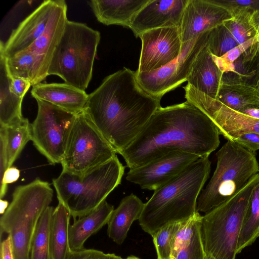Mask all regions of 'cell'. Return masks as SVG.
I'll return each instance as SVG.
<instances>
[{
	"mask_svg": "<svg viewBox=\"0 0 259 259\" xmlns=\"http://www.w3.org/2000/svg\"><path fill=\"white\" fill-rule=\"evenodd\" d=\"M217 166L196 203L197 212L206 213L232 197L257 174L255 153L227 140L217 152Z\"/></svg>",
	"mask_w": 259,
	"mask_h": 259,
	"instance_id": "52a82bcc",
	"label": "cell"
},
{
	"mask_svg": "<svg viewBox=\"0 0 259 259\" xmlns=\"http://www.w3.org/2000/svg\"><path fill=\"white\" fill-rule=\"evenodd\" d=\"M232 18L226 8L213 0H188L179 27L182 42L189 41Z\"/></svg>",
	"mask_w": 259,
	"mask_h": 259,
	"instance_id": "9a60e30c",
	"label": "cell"
},
{
	"mask_svg": "<svg viewBox=\"0 0 259 259\" xmlns=\"http://www.w3.org/2000/svg\"><path fill=\"white\" fill-rule=\"evenodd\" d=\"M36 101L37 113L31 123V141L50 164L61 163L77 114L48 102Z\"/></svg>",
	"mask_w": 259,
	"mask_h": 259,
	"instance_id": "30bf717a",
	"label": "cell"
},
{
	"mask_svg": "<svg viewBox=\"0 0 259 259\" xmlns=\"http://www.w3.org/2000/svg\"><path fill=\"white\" fill-rule=\"evenodd\" d=\"M184 222H176L167 225L160 229L152 237L157 258L170 259L174 239L177 232Z\"/></svg>",
	"mask_w": 259,
	"mask_h": 259,
	"instance_id": "e575fe53",
	"label": "cell"
},
{
	"mask_svg": "<svg viewBox=\"0 0 259 259\" xmlns=\"http://www.w3.org/2000/svg\"><path fill=\"white\" fill-rule=\"evenodd\" d=\"M144 204L132 193L122 199L114 209L107 223V234L115 243L120 245L124 242L133 223L139 220Z\"/></svg>",
	"mask_w": 259,
	"mask_h": 259,
	"instance_id": "cb8c5ba5",
	"label": "cell"
},
{
	"mask_svg": "<svg viewBox=\"0 0 259 259\" xmlns=\"http://www.w3.org/2000/svg\"><path fill=\"white\" fill-rule=\"evenodd\" d=\"M20 171L14 166H11L5 171L2 179L0 181V197L2 199L6 195L8 184L17 181L20 177Z\"/></svg>",
	"mask_w": 259,
	"mask_h": 259,
	"instance_id": "ab89813d",
	"label": "cell"
},
{
	"mask_svg": "<svg viewBox=\"0 0 259 259\" xmlns=\"http://www.w3.org/2000/svg\"><path fill=\"white\" fill-rule=\"evenodd\" d=\"M210 168L208 157L200 158L154 191L139 219L143 230L153 237L163 227L187 221L197 213V200L209 178Z\"/></svg>",
	"mask_w": 259,
	"mask_h": 259,
	"instance_id": "3957f363",
	"label": "cell"
},
{
	"mask_svg": "<svg viewBox=\"0 0 259 259\" xmlns=\"http://www.w3.org/2000/svg\"><path fill=\"white\" fill-rule=\"evenodd\" d=\"M31 96L71 113L77 114L82 111L89 95L66 83H39L32 87Z\"/></svg>",
	"mask_w": 259,
	"mask_h": 259,
	"instance_id": "ac0fdd59",
	"label": "cell"
},
{
	"mask_svg": "<svg viewBox=\"0 0 259 259\" xmlns=\"http://www.w3.org/2000/svg\"><path fill=\"white\" fill-rule=\"evenodd\" d=\"M205 259H215V258L210 255L206 254Z\"/></svg>",
	"mask_w": 259,
	"mask_h": 259,
	"instance_id": "681fc988",
	"label": "cell"
},
{
	"mask_svg": "<svg viewBox=\"0 0 259 259\" xmlns=\"http://www.w3.org/2000/svg\"><path fill=\"white\" fill-rule=\"evenodd\" d=\"M259 237V183L250 196L240 232L237 254L252 244Z\"/></svg>",
	"mask_w": 259,
	"mask_h": 259,
	"instance_id": "f546056e",
	"label": "cell"
},
{
	"mask_svg": "<svg viewBox=\"0 0 259 259\" xmlns=\"http://www.w3.org/2000/svg\"><path fill=\"white\" fill-rule=\"evenodd\" d=\"M258 58L259 42L252 46L236 59L226 73H231L241 79L249 81L256 76Z\"/></svg>",
	"mask_w": 259,
	"mask_h": 259,
	"instance_id": "d6a6232c",
	"label": "cell"
},
{
	"mask_svg": "<svg viewBox=\"0 0 259 259\" xmlns=\"http://www.w3.org/2000/svg\"><path fill=\"white\" fill-rule=\"evenodd\" d=\"M234 142L244 148L255 153L259 150V134L249 133L239 136Z\"/></svg>",
	"mask_w": 259,
	"mask_h": 259,
	"instance_id": "f35d334b",
	"label": "cell"
},
{
	"mask_svg": "<svg viewBox=\"0 0 259 259\" xmlns=\"http://www.w3.org/2000/svg\"><path fill=\"white\" fill-rule=\"evenodd\" d=\"M100 33L86 24L67 20L52 57L48 75L85 91L90 82Z\"/></svg>",
	"mask_w": 259,
	"mask_h": 259,
	"instance_id": "8992f818",
	"label": "cell"
},
{
	"mask_svg": "<svg viewBox=\"0 0 259 259\" xmlns=\"http://www.w3.org/2000/svg\"><path fill=\"white\" fill-rule=\"evenodd\" d=\"M11 82L7 58L0 53V126H6L23 117L21 111L23 98L12 92Z\"/></svg>",
	"mask_w": 259,
	"mask_h": 259,
	"instance_id": "4316f807",
	"label": "cell"
},
{
	"mask_svg": "<svg viewBox=\"0 0 259 259\" xmlns=\"http://www.w3.org/2000/svg\"><path fill=\"white\" fill-rule=\"evenodd\" d=\"M188 0H149L134 18L130 28L136 37L146 31L180 26Z\"/></svg>",
	"mask_w": 259,
	"mask_h": 259,
	"instance_id": "e0dca14e",
	"label": "cell"
},
{
	"mask_svg": "<svg viewBox=\"0 0 259 259\" xmlns=\"http://www.w3.org/2000/svg\"><path fill=\"white\" fill-rule=\"evenodd\" d=\"M7 65L11 77L26 80L32 87L48 76L49 64L43 56L34 52L24 51L7 58Z\"/></svg>",
	"mask_w": 259,
	"mask_h": 259,
	"instance_id": "484cf974",
	"label": "cell"
},
{
	"mask_svg": "<svg viewBox=\"0 0 259 259\" xmlns=\"http://www.w3.org/2000/svg\"><path fill=\"white\" fill-rule=\"evenodd\" d=\"M116 155L115 150L83 112L77 114L61 162L62 170L81 175Z\"/></svg>",
	"mask_w": 259,
	"mask_h": 259,
	"instance_id": "9c48e42d",
	"label": "cell"
},
{
	"mask_svg": "<svg viewBox=\"0 0 259 259\" xmlns=\"http://www.w3.org/2000/svg\"><path fill=\"white\" fill-rule=\"evenodd\" d=\"M30 83L22 78L11 77V90L17 96L23 98L29 88Z\"/></svg>",
	"mask_w": 259,
	"mask_h": 259,
	"instance_id": "60d3db41",
	"label": "cell"
},
{
	"mask_svg": "<svg viewBox=\"0 0 259 259\" xmlns=\"http://www.w3.org/2000/svg\"><path fill=\"white\" fill-rule=\"evenodd\" d=\"M199 158L191 153H171L142 166L130 169L126 179L142 189L155 191L178 176Z\"/></svg>",
	"mask_w": 259,
	"mask_h": 259,
	"instance_id": "5bb4252c",
	"label": "cell"
},
{
	"mask_svg": "<svg viewBox=\"0 0 259 259\" xmlns=\"http://www.w3.org/2000/svg\"><path fill=\"white\" fill-rule=\"evenodd\" d=\"M255 175L236 194L202 216L200 232L205 253L215 259H235L238 238L252 191Z\"/></svg>",
	"mask_w": 259,
	"mask_h": 259,
	"instance_id": "ba28073f",
	"label": "cell"
},
{
	"mask_svg": "<svg viewBox=\"0 0 259 259\" xmlns=\"http://www.w3.org/2000/svg\"><path fill=\"white\" fill-rule=\"evenodd\" d=\"M54 210L49 206L38 222L31 242L30 259H52L50 234Z\"/></svg>",
	"mask_w": 259,
	"mask_h": 259,
	"instance_id": "4dcf8cb0",
	"label": "cell"
},
{
	"mask_svg": "<svg viewBox=\"0 0 259 259\" xmlns=\"http://www.w3.org/2000/svg\"><path fill=\"white\" fill-rule=\"evenodd\" d=\"M139 37L142 48L137 72L157 70L174 61L181 53L183 43L179 27L154 29L143 32Z\"/></svg>",
	"mask_w": 259,
	"mask_h": 259,
	"instance_id": "4fadbf2b",
	"label": "cell"
},
{
	"mask_svg": "<svg viewBox=\"0 0 259 259\" xmlns=\"http://www.w3.org/2000/svg\"><path fill=\"white\" fill-rule=\"evenodd\" d=\"M209 31L183 43L179 56L166 65L150 72L136 71L137 80L142 88L161 100L166 93L186 81L196 56L206 44Z\"/></svg>",
	"mask_w": 259,
	"mask_h": 259,
	"instance_id": "8fae6325",
	"label": "cell"
},
{
	"mask_svg": "<svg viewBox=\"0 0 259 259\" xmlns=\"http://www.w3.org/2000/svg\"><path fill=\"white\" fill-rule=\"evenodd\" d=\"M58 0H47L14 29L8 40L1 41L0 53L6 58L29 48L42 34L55 9Z\"/></svg>",
	"mask_w": 259,
	"mask_h": 259,
	"instance_id": "2e32d148",
	"label": "cell"
},
{
	"mask_svg": "<svg viewBox=\"0 0 259 259\" xmlns=\"http://www.w3.org/2000/svg\"><path fill=\"white\" fill-rule=\"evenodd\" d=\"M67 259H123L114 253H106L95 249L70 251Z\"/></svg>",
	"mask_w": 259,
	"mask_h": 259,
	"instance_id": "74e56055",
	"label": "cell"
},
{
	"mask_svg": "<svg viewBox=\"0 0 259 259\" xmlns=\"http://www.w3.org/2000/svg\"><path fill=\"white\" fill-rule=\"evenodd\" d=\"M5 137L9 167L12 166L26 144L31 139V123L22 117L6 126H0Z\"/></svg>",
	"mask_w": 259,
	"mask_h": 259,
	"instance_id": "f1b7e54d",
	"label": "cell"
},
{
	"mask_svg": "<svg viewBox=\"0 0 259 259\" xmlns=\"http://www.w3.org/2000/svg\"><path fill=\"white\" fill-rule=\"evenodd\" d=\"M256 21H257L258 29H259V12H257V13L256 14Z\"/></svg>",
	"mask_w": 259,
	"mask_h": 259,
	"instance_id": "c3c4849f",
	"label": "cell"
},
{
	"mask_svg": "<svg viewBox=\"0 0 259 259\" xmlns=\"http://www.w3.org/2000/svg\"><path fill=\"white\" fill-rule=\"evenodd\" d=\"M1 212L3 214L5 210L7 208L9 203L6 200H3L2 199H1Z\"/></svg>",
	"mask_w": 259,
	"mask_h": 259,
	"instance_id": "bcb514c9",
	"label": "cell"
},
{
	"mask_svg": "<svg viewBox=\"0 0 259 259\" xmlns=\"http://www.w3.org/2000/svg\"><path fill=\"white\" fill-rule=\"evenodd\" d=\"M183 88L186 101L206 115L215 125L220 135L228 140L235 141L246 133L259 134V119L227 107L188 83Z\"/></svg>",
	"mask_w": 259,
	"mask_h": 259,
	"instance_id": "7c38bea8",
	"label": "cell"
},
{
	"mask_svg": "<svg viewBox=\"0 0 259 259\" xmlns=\"http://www.w3.org/2000/svg\"><path fill=\"white\" fill-rule=\"evenodd\" d=\"M216 100L227 107L239 111L259 103L254 84L231 73H224Z\"/></svg>",
	"mask_w": 259,
	"mask_h": 259,
	"instance_id": "7402d4cb",
	"label": "cell"
},
{
	"mask_svg": "<svg viewBox=\"0 0 259 259\" xmlns=\"http://www.w3.org/2000/svg\"><path fill=\"white\" fill-rule=\"evenodd\" d=\"M259 42V34L241 44L221 57L213 56L212 58L219 69L224 73L228 70L233 62L242 54L253 45Z\"/></svg>",
	"mask_w": 259,
	"mask_h": 259,
	"instance_id": "d590c367",
	"label": "cell"
},
{
	"mask_svg": "<svg viewBox=\"0 0 259 259\" xmlns=\"http://www.w3.org/2000/svg\"><path fill=\"white\" fill-rule=\"evenodd\" d=\"M238 45L239 44L223 24L208 31L206 46L213 56L221 57Z\"/></svg>",
	"mask_w": 259,
	"mask_h": 259,
	"instance_id": "836d02e7",
	"label": "cell"
},
{
	"mask_svg": "<svg viewBox=\"0 0 259 259\" xmlns=\"http://www.w3.org/2000/svg\"><path fill=\"white\" fill-rule=\"evenodd\" d=\"M226 8L232 17L242 12H259V0H213Z\"/></svg>",
	"mask_w": 259,
	"mask_h": 259,
	"instance_id": "8d00e7d4",
	"label": "cell"
},
{
	"mask_svg": "<svg viewBox=\"0 0 259 259\" xmlns=\"http://www.w3.org/2000/svg\"><path fill=\"white\" fill-rule=\"evenodd\" d=\"M160 100L142 88L136 71L124 67L89 95L82 112L120 154L161 107Z\"/></svg>",
	"mask_w": 259,
	"mask_h": 259,
	"instance_id": "7a4b0ae2",
	"label": "cell"
},
{
	"mask_svg": "<svg viewBox=\"0 0 259 259\" xmlns=\"http://www.w3.org/2000/svg\"><path fill=\"white\" fill-rule=\"evenodd\" d=\"M1 259H14L11 239L9 235L1 240Z\"/></svg>",
	"mask_w": 259,
	"mask_h": 259,
	"instance_id": "7bdbcfd3",
	"label": "cell"
},
{
	"mask_svg": "<svg viewBox=\"0 0 259 259\" xmlns=\"http://www.w3.org/2000/svg\"><path fill=\"white\" fill-rule=\"evenodd\" d=\"M220 133L202 111L188 101L160 107L120 155L130 169L170 153L186 152L208 157L220 145Z\"/></svg>",
	"mask_w": 259,
	"mask_h": 259,
	"instance_id": "6da1fadb",
	"label": "cell"
},
{
	"mask_svg": "<svg viewBox=\"0 0 259 259\" xmlns=\"http://www.w3.org/2000/svg\"><path fill=\"white\" fill-rule=\"evenodd\" d=\"M223 74L206 44L196 56L187 81L195 89L216 99Z\"/></svg>",
	"mask_w": 259,
	"mask_h": 259,
	"instance_id": "d6986e66",
	"label": "cell"
},
{
	"mask_svg": "<svg viewBox=\"0 0 259 259\" xmlns=\"http://www.w3.org/2000/svg\"><path fill=\"white\" fill-rule=\"evenodd\" d=\"M123 259H141V258H140L137 256H134V255H131V256H127L125 258H123Z\"/></svg>",
	"mask_w": 259,
	"mask_h": 259,
	"instance_id": "7dc6e473",
	"label": "cell"
},
{
	"mask_svg": "<svg viewBox=\"0 0 259 259\" xmlns=\"http://www.w3.org/2000/svg\"><path fill=\"white\" fill-rule=\"evenodd\" d=\"M149 0H92L89 2L97 20L105 25L130 27L139 11Z\"/></svg>",
	"mask_w": 259,
	"mask_h": 259,
	"instance_id": "ffe728a7",
	"label": "cell"
},
{
	"mask_svg": "<svg viewBox=\"0 0 259 259\" xmlns=\"http://www.w3.org/2000/svg\"><path fill=\"white\" fill-rule=\"evenodd\" d=\"M201 218L197 212L184 222L174 239L170 259H205L200 232Z\"/></svg>",
	"mask_w": 259,
	"mask_h": 259,
	"instance_id": "44dd1931",
	"label": "cell"
},
{
	"mask_svg": "<svg viewBox=\"0 0 259 259\" xmlns=\"http://www.w3.org/2000/svg\"><path fill=\"white\" fill-rule=\"evenodd\" d=\"M8 168L5 139L3 133L0 132V181L2 179L5 171Z\"/></svg>",
	"mask_w": 259,
	"mask_h": 259,
	"instance_id": "b9f144b4",
	"label": "cell"
},
{
	"mask_svg": "<svg viewBox=\"0 0 259 259\" xmlns=\"http://www.w3.org/2000/svg\"><path fill=\"white\" fill-rule=\"evenodd\" d=\"M114 206L106 200L95 209L74 220L69 228V243L71 251L84 248L85 241L107 224Z\"/></svg>",
	"mask_w": 259,
	"mask_h": 259,
	"instance_id": "603a6c76",
	"label": "cell"
},
{
	"mask_svg": "<svg viewBox=\"0 0 259 259\" xmlns=\"http://www.w3.org/2000/svg\"><path fill=\"white\" fill-rule=\"evenodd\" d=\"M53 193L50 184L39 178L14 190L12 201L0 219L1 234L10 236L14 259H30L37 224L50 206Z\"/></svg>",
	"mask_w": 259,
	"mask_h": 259,
	"instance_id": "5b68a950",
	"label": "cell"
},
{
	"mask_svg": "<svg viewBox=\"0 0 259 259\" xmlns=\"http://www.w3.org/2000/svg\"><path fill=\"white\" fill-rule=\"evenodd\" d=\"M66 2L58 0L55 9L42 34L25 51L34 52L43 56L50 65L54 52L63 35L68 20Z\"/></svg>",
	"mask_w": 259,
	"mask_h": 259,
	"instance_id": "d4e9b609",
	"label": "cell"
},
{
	"mask_svg": "<svg viewBox=\"0 0 259 259\" xmlns=\"http://www.w3.org/2000/svg\"><path fill=\"white\" fill-rule=\"evenodd\" d=\"M254 84L259 95V58L257 64V72L255 76V82Z\"/></svg>",
	"mask_w": 259,
	"mask_h": 259,
	"instance_id": "f6af8a7d",
	"label": "cell"
},
{
	"mask_svg": "<svg viewBox=\"0 0 259 259\" xmlns=\"http://www.w3.org/2000/svg\"><path fill=\"white\" fill-rule=\"evenodd\" d=\"M124 169L116 155L81 175L62 170L52 183L59 202L66 207L74 220L89 213L106 200L121 183Z\"/></svg>",
	"mask_w": 259,
	"mask_h": 259,
	"instance_id": "277c9868",
	"label": "cell"
},
{
	"mask_svg": "<svg viewBox=\"0 0 259 259\" xmlns=\"http://www.w3.org/2000/svg\"><path fill=\"white\" fill-rule=\"evenodd\" d=\"M239 112L251 117L259 119V103L249 105L241 109Z\"/></svg>",
	"mask_w": 259,
	"mask_h": 259,
	"instance_id": "ee69618b",
	"label": "cell"
},
{
	"mask_svg": "<svg viewBox=\"0 0 259 259\" xmlns=\"http://www.w3.org/2000/svg\"><path fill=\"white\" fill-rule=\"evenodd\" d=\"M157 259H160V258H157Z\"/></svg>",
	"mask_w": 259,
	"mask_h": 259,
	"instance_id": "f907efd6",
	"label": "cell"
},
{
	"mask_svg": "<svg viewBox=\"0 0 259 259\" xmlns=\"http://www.w3.org/2000/svg\"><path fill=\"white\" fill-rule=\"evenodd\" d=\"M256 13L242 12L224 23L239 45L259 34Z\"/></svg>",
	"mask_w": 259,
	"mask_h": 259,
	"instance_id": "1f68e13d",
	"label": "cell"
},
{
	"mask_svg": "<svg viewBox=\"0 0 259 259\" xmlns=\"http://www.w3.org/2000/svg\"><path fill=\"white\" fill-rule=\"evenodd\" d=\"M70 213L59 202L54 208L50 230V241L52 259H67L70 251L69 228Z\"/></svg>",
	"mask_w": 259,
	"mask_h": 259,
	"instance_id": "83f0119b",
	"label": "cell"
}]
</instances>
